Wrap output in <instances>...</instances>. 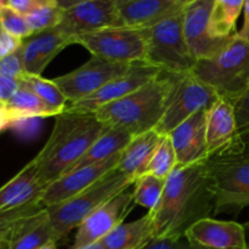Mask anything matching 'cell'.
I'll return each instance as SVG.
<instances>
[{
	"mask_svg": "<svg viewBox=\"0 0 249 249\" xmlns=\"http://www.w3.org/2000/svg\"><path fill=\"white\" fill-rule=\"evenodd\" d=\"M0 106H1V104H0Z\"/></svg>",
	"mask_w": 249,
	"mask_h": 249,
	"instance_id": "f5cc1de1",
	"label": "cell"
},
{
	"mask_svg": "<svg viewBox=\"0 0 249 249\" xmlns=\"http://www.w3.org/2000/svg\"><path fill=\"white\" fill-rule=\"evenodd\" d=\"M155 238L150 214L131 223H122L100 242L107 249H140Z\"/></svg>",
	"mask_w": 249,
	"mask_h": 249,
	"instance_id": "cb8c5ba5",
	"label": "cell"
},
{
	"mask_svg": "<svg viewBox=\"0 0 249 249\" xmlns=\"http://www.w3.org/2000/svg\"><path fill=\"white\" fill-rule=\"evenodd\" d=\"M246 231V241H247V249H249V221L246 224H243Z\"/></svg>",
	"mask_w": 249,
	"mask_h": 249,
	"instance_id": "f6af8a7d",
	"label": "cell"
},
{
	"mask_svg": "<svg viewBox=\"0 0 249 249\" xmlns=\"http://www.w3.org/2000/svg\"><path fill=\"white\" fill-rule=\"evenodd\" d=\"M243 15H245V21H243L242 29L237 32L242 38L249 41V0H245V5H243Z\"/></svg>",
	"mask_w": 249,
	"mask_h": 249,
	"instance_id": "ab89813d",
	"label": "cell"
},
{
	"mask_svg": "<svg viewBox=\"0 0 249 249\" xmlns=\"http://www.w3.org/2000/svg\"><path fill=\"white\" fill-rule=\"evenodd\" d=\"M0 249H10V237L0 236Z\"/></svg>",
	"mask_w": 249,
	"mask_h": 249,
	"instance_id": "b9f144b4",
	"label": "cell"
},
{
	"mask_svg": "<svg viewBox=\"0 0 249 249\" xmlns=\"http://www.w3.org/2000/svg\"><path fill=\"white\" fill-rule=\"evenodd\" d=\"M39 249H57V247H56V242H51V243H48V245L43 246V247Z\"/></svg>",
	"mask_w": 249,
	"mask_h": 249,
	"instance_id": "bcb514c9",
	"label": "cell"
},
{
	"mask_svg": "<svg viewBox=\"0 0 249 249\" xmlns=\"http://www.w3.org/2000/svg\"><path fill=\"white\" fill-rule=\"evenodd\" d=\"M131 1V0H116L117 5H122V4H125V2Z\"/></svg>",
	"mask_w": 249,
	"mask_h": 249,
	"instance_id": "7dc6e473",
	"label": "cell"
},
{
	"mask_svg": "<svg viewBox=\"0 0 249 249\" xmlns=\"http://www.w3.org/2000/svg\"><path fill=\"white\" fill-rule=\"evenodd\" d=\"M40 5H51V6H58L57 0H36Z\"/></svg>",
	"mask_w": 249,
	"mask_h": 249,
	"instance_id": "ee69618b",
	"label": "cell"
},
{
	"mask_svg": "<svg viewBox=\"0 0 249 249\" xmlns=\"http://www.w3.org/2000/svg\"><path fill=\"white\" fill-rule=\"evenodd\" d=\"M246 143H247V147L249 148V139H248V140H247V141H246Z\"/></svg>",
	"mask_w": 249,
	"mask_h": 249,
	"instance_id": "681fc988",
	"label": "cell"
},
{
	"mask_svg": "<svg viewBox=\"0 0 249 249\" xmlns=\"http://www.w3.org/2000/svg\"><path fill=\"white\" fill-rule=\"evenodd\" d=\"M119 158H121V153L105 162L79 168L67 174H63L62 177L45 187L41 195L40 203L44 207H49L72 198L73 196L84 191L87 187L97 181L105 174L118 167Z\"/></svg>",
	"mask_w": 249,
	"mask_h": 249,
	"instance_id": "2e32d148",
	"label": "cell"
},
{
	"mask_svg": "<svg viewBox=\"0 0 249 249\" xmlns=\"http://www.w3.org/2000/svg\"><path fill=\"white\" fill-rule=\"evenodd\" d=\"M78 249H107V248L105 247L101 242H96V243H92V245L87 246V247H82Z\"/></svg>",
	"mask_w": 249,
	"mask_h": 249,
	"instance_id": "7bdbcfd3",
	"label": "cell"
},
{
	"mask_svg": "<svg viewBox=\"0 0 249 249\" xmlns=\"http://www.w3.org/2000/svg\"><path fill=\"white\" fill-rule=\"evenodd\" d=\"M162 135L153 130L135 135L121 152L118 169L134 181L146 174L150 160L160 143Z\"/></svg>",
	"mask_w": 249,
	"mask_h": 249,
	"instance_id": "603a6c76",
	"label": "cell"
},
{
	"mask_svg": "<svg viewBox=\"0 0 249 249\" xmlns=\"http://www.w3.org/2000/svg\"><path fill=\"white\" fill-rule=\"evenodd\" d=\"M44 187L36 174L33 160L10 181L0 187V212L21 208L40 202Z\"/></svg>",
	"mask_w": 249,
	"mask_h": 249,
	"instance_id": "44dd1931",
	"label": "cell"
},
{
	"mask_svg": "<svg viewBox=\"0 0 249 249\" xmlns=\"http://www.w3.org/2000/svg\"><path fill=\"white\" fill-rule=\"evenodd\" d=\"M108 129L92 113L65 111L55 117V125L44 147L33 158L41 186L68 173L90 146Z\"/></svg>",
	"mask_w": 249,
	"mask_h": 249,
	"instance_id": "7a4b0ae2",
	"label": "cell"
},
{
	"mask_svg": "<svg viewBox=\"0 0 249 249\" xmlns=\"http://www.w3.org/2000/svg\"><path fill=\"white\" fill-rule=\"evenodd\" d=\"M219 100V95L191 72L172 73L165 111L155 130L160 135H169L182 122L195 113L209 109Z\"/></svg>",
	"mask_w": 249,
	"mask_h": 249,
	"instance_id": "52a82bcc",
	"label": "cell"
},
{
	"mask_svg": "<svg viewBox=\"0 0 249 249\" xmlns=\"http://www.w3.org/2000/svg\"><path fill=\"white\" fill-rule=\"evenodd\" d=\"M162 71L146 62H136L128 73L107 83L94 94L71 104L66 111L74 113H92L105 105L117 101L131 92L136 91L157 77Z\"/></svg>",
	"mask_w": 249,
	"mask_h": 249,
	"instance_id": "8fae6325",
	"label": "cell"
},
{
	"mask_svg": "<svg viewBox=\"0 0 249 249\" xmlns=\"http://www.w3.org/2000/svg\"><path fill=\"white\" fill-rule=\"evenodd\" d=\"M1 32H2V29H1V27H0V33H1Z\"/></svg>",
	"mask_w": 249,
	"mask_h": 249,
	"instance_id": "816d5d0a",
	"label": "cell"
},
{
	"mask_svg": "<svg viewBox=\"0 0 249 249\" xmlns=\"http://www.w3.org/2000/svg\"><path fill=\"white\" fill-rule=\"evenodd\" d=\"M0 27L4 32L22 40L33 34L26 16L12 9L6 2L0 6Z\"/></svg>",
	"mask_w": 249,
	"mask_h": 249,
	"instance_id": "4dcf8cb0",
	"label": "cell"
},
{
	"mask_svg": "<svg viewBox=\"0 0 249 249\" xmlns=\"http://www.w3.org/2000/svg\"><path fill=\"white\" fill-rule=\"evenodd\" d=\"M215 0H194L182 11V26L187 46L196 61L215 55L230 38L219 39L211 33V15Z\"/></svg>",
	"mask_w": 249,
	"mask_h": 249,
	"instance_id": "4fadbf2b",
	"label": "cell"
},
{
	"mask_svg": "<svg viewBox=\"0 0 249 249\" xmlns=\"http://www.w3.org/2000/svg\"><path fill=\"white\" fill-rule=\"evenodd\" d=\"M85 1H90V0H57V5L61 7V9L66 10Z\"/></svg>",
	"mask_w": 249,
	"mask_h": 249,
	"instance_id": "60d3db41",
	"label": "cell"
},
{
	"mask_svg": "<svg viewBox=\"0 0 249 249\" xmlns=\"http://www.w3.org/2000/svg\"><path fill=\"white\" fill-rule=\"evenodd\" d=\"M207 112L208 109L197 112L168 135L177 153L178 165L198 164L208 160Z\"/></svg>",
	"mask_w": 249,
	"mask_h": 249,
	"instance_id": "e0dca14e",
	"label": "cell"
},
{
	"mask_svg": "<svg viewBox=\"0 0 249 249\" xmlns=\"http://www.w3.org/2000/svg\"><path fill=\"white\" fill-rule=\"evenodd\" d=\"M140 249H192L185 237H155Z\"/></svg>",
	"mask_w": 249,
	"mask_h": 249,
	"instance_id": "d590c367",
	"label": "cell"
},
{
	"mask_svg": "<svg viewBox=\"0 0 249 249\" xmlns=\"http://www.w3.org/2000/svg\"><path fill=\"white\" fill-rule=\"evenodd\" d=\"M133 136L125 130L118 128H108L84 153L82 158L71 168L70 172L79 168L89 167L105 162L109 158L114 157L124 150ZM68 172V173H70ZM67 174V173H66Z\"/></svg>",
	"mask_w": 249,
	"mask_h": 249,
	"instance_id": "d4e9b609",
	"label": "cell"
},
{
	"mask_svg": "<svg viewBox=\"0 0 249 249\" xmlns=\"http://www.w3.org/2000/svg\"><path fill=\"white\" fill-rule=\"evenodd\" d=\"M192 73L235 106L249 89V41L236 32L215 55L196 61Z\"/></svg>",
	"mask_w": 249,
	"mask_h": 249,
	"instance_id": "277c9868",
	"label": "cell"
},
{
	"mask_svg": "<svg viewBox=\"0 0 249 249\" xmlns=\"http://www.w3.org/2000/svg\"><path fill=\"white\" fill-rule=\"evenodd\" d=\"M173 1H184V2H187V0H173Z\"/></svg>",
	"mask_w": 249,
	"mask_h": 249,
	"instance_id": "c3c4849f",
	"label": "cell"
},
{
	"mask_svg": "<svg viewBox=\"0 0 249 249\" xmlns=\"http://www.w3.org/2000/svg\"><path fill=\"white\" fill-rule=\"evenodd\" d=\"M135 181L122 173L118 168L100 178L84 191L58 204L45 207L51 224L60 238L66 237L74 229L121 192L134 186Z\"/></svg>",
	"mask_w": 249,
	"mask_h": 249,
	"instance_id": "5b68a950",
	"label": "cell"
},
{
	"mask_svg": "<svg viewBox=\"0 0 249 249\" xmlns=\"http://www.w3.org/2000/svg\"><path fill=\"white\" fill-rule=\"evenodd\" d=\"M235 117L238 133L245 141L249 139V89L236 102Z\"/></svg>",
	"mask_w": 249,
	"mask_h": 249,
	"instance_id": "e575fe53",
	"label": "cell"
},
{
	"mask_svg": "<svg viewBox=\"0 0 249 249\" xmlns=\"http://www.w3.org/2000/svg\"><path fill=\"white\" fill-rule=\"evenodd\" d=\"M187 2L173 0H131L118 5L122 26L145 29L181 11Z\"/></svg>",
	"mask_w": 249,
	"mask_h": 249,
	"instance_id": "ffe728a7",
	"label": "cell"
},
{
	"mask_svg": "<svg viewBox=\"0 0 249 249\" xmlns=\"http://www.w3.org/2000/svg\"><path fill=\"white\" fill-rule=\"evenodd\" d=\"M216 190L207 160L192 165H178L165 180L160 203L148 212L155 237H185L186 231L215 213Z\"/></svg>",
	"mask_w": 249,
	"mask_h": 249,
	"instance_id": "6da1fadb",
	"label": "cell"
},
{
	"mask_svg": "<svg viewBox=\"0 0 249 249\" xmlns=\"http://www.w3.org/2000/svg\"><path fill=\"white\" fill-rule=\"evenodd\" d=\"M62 14L63 9H61L60 6L40 5L27 14L26 18L34 34L56 28L62 19Z\"/></svg>",
	"mask_w": 249,
	"mask_h": 249,
	"instance_id": "f546056e",
	"label": "cell"
},
{
	"mask_svg": "<svg viewBox=\"0 0 249 249\" xmlns=\"http://www.w3.org/2000/svg\"><path fill=\"white\" fill-rule=\"evenodd\" d=\"M191 1H194V0H187V2H191Z\"/></svg>",
	"mask_w": 249,
	"mask_h": 249,
	"instance_id": "f907efd6",
	"label": "cell"
},
{
	"mask_svg": "<svg viewBox=\"0 0 249 249\" xmlns=\"http://www.w3.org/2000/svg\"><path fill=\"white\" fill-rule=\"evenodd\" d=\"M172 73L162 71L136 91L105 105L95 117L108 128L125 130L131 136L153 130L165 111Z\"/></svg>",
	"mask_w": 249,
	"mask_h": 249,
	"instance_id": "3957f363",
	"label": "cell"
},
{
	"mask_svg": "<svg viewBox=\"0 0 249 249\" xmlns=\"http://www.w3.org/2000/svg\"><path fill=\"white\" fill-rule=\"evenodd\" d=\"M23 40L2 31L0 33V58L14 53L22 46Z\"/></svg>",
	"mask_w": 249,
	"mask_h": 249,
	"instance_id": "8d00e7d4",
	"label": "cell"
},
{
	"mask_svg": "<svg viewBox=\"0 0 249 249\" xmlns=\"http://www.w3.org/2000/svg\"><path fill=\"white\" fill-rule=\"evenodd\" d=\"M206 135L208 158L247 150V143L238 133L235 106L221 97L207 112Z\"/></svg>",
	"mask_w": 249,
	"mask_h": 249,
	"instance_id": "5bb4252c",
	"label": "cell"
},
{
	"mask_svg": "<svg viewBox=\"0 0 249 249\" xmlns=\"http://www.w3.org/2000/svg\"><path fill=\"white\" fill-rule=\"evenodd\" d=\"M182 11L162 19L146 32L143 62L169 73L191 72L196 60L187 46L182 26Z\"/></svg>",
	"mask_w": 249,
	"mask_h": 249,
	"instance_id": "8992f818",
	"label": "cell"
},
{
	"mask_svg": "<svg viewBox=\"0 0 249 249\" xmlns=\"http://www.w3.org/2000/svg\"><path fill=\"white\" fill-rule=\"evenodd\" d=\"M45 207L40 202H38V203L28 204V206L21 207V208L0 212V236L10 237L14 228L21 219L26 218V216L31 215L33 213H36V212L41 211Z\"/></svg>",
	"mask_w": 249,
	"mask_h": 249,
	"instance_id": "1f68e13d",
	"label": "cell"
},
{
	"mask_svg": "<svg viewBox=\"0 0 249 249\" xmlns=\"http://www.w3.org/2000/svg\"><path fill=\"white\" fill-rule=\"evenodd\" d=\"M24 74H26V70H24L21 48L14 53L0 58V75L1 77L19 80Z\"/></svg>",
	"mask_w": 249,
	"mask_h": 249,
	"instance_id": "836d02e7",
	"label": "cell"
},
{
	"mask_svg": "<svg viewBox=\"0 0 249 249\" xmlns=\"http://www.w3.org/2000/svg\"><path fill=\"white\" fill-rule=\"evenodd\" d=\"M133 186L121 192L99 209L90 214L77 229L74 242L71 249H78L100 242L109 232L121 225L134 208Z\"/></svg>",
	"mask_w": 249,
	"mask_h": 249,
	"instance_id": "7c38bea8",
	"label": "cell"
},
{
	"mask_svg": "<svg viewBox=\"0 0 249 249\" xmlns=\"http://www.w3.org/2000/svg\"><path fill=\"white\" fill-rule=\"evenodd\" d=\"M19 82L21 85L31 89L56 116L67 108V99L53 80H48L41 75L24 74Z\"/></svg>",
	"mask_w": 249,
	"mask_h": 249,
	"instance_id": "4316f807",
	"label": "cell"
},
{
	"mask_svg": "<svg viewBox=\"0 0 249 249\" xmlns=\"http://www.w3.org/2000/svg\"><path fill=\"white\" fill-rule=\"evenodd\" d=\"M71 44L72 40L57 28L34 33L23 39L21 51L26 74L41 75L49 63Z\"/></svg>",
	"mask_w": 249,
	"mask_h": 249,
	"instance_id": "d6986e66",
	"label": "cell"
},
{
	"mask_svg": "<svg viewBox=\"0 0 249 249\" xmlns=\"http://www.w3.org/2000/svg\"><path fill=\"white\" fill-rule=\"evenodd\" d=\"M247 207H249V194H229L216 190V206L214 214H219L220 212H238Z\"/></svg>",
	"mask_w": 249,
	"mask_h": 249,
	"instance_id": "d6a6232c",
	"label": "cell"
},
{
	"mask_svg": "<svg viewBox=\"0 0 249 249\" xmlns=\"http://www.w3.org/2000/svg\"><path fill=\"white\" fill-rule=\"evenodd\" d=\"M6 4L24 16L33 11L36 7L40 6V4L36 0H6Z\"/></svg>",
	"mask_w": 249,
	"mask_h": 249,
	"instance_id": "f35d334b",
	"label": "cell"
},
{
	"mask_svg": "<svg viewBox=\"0 0 249 249\" xmlns=\"http://www.w3.org/2000/svg\"><path fill=\"white\" fill-rule=\"evenodd\" d=\"M245 0H215L211 15V33L219 39L236 33V22L243 10Z\"/></svg>",
	"mask_w": 249,
	"mask_h": 249,
	"instance_id": "484cf974",
	"label": "cell"
},
{
	"mask_svg": "<svg viewBox=\"0 0 249 249\" xmlns=\"http://www.w3.org/2000/svg\"><path fill=\"white\" fill-rule=\"evenodd\" d=\"M73 44L84 46L92 56L114 62H143L146 56L145 29L109 27L73 38Z\"/></svg>",
	"mask_w": 249,
	"mask_h": 249,
	"instance_id": "ba28073f",
	"label": "cell"
},
{
	"mask_svg": "<svg viewBox=\"0 0 249 249\" xmlns=\"http://www.w3.org/2000/svg\"><path fill=\"white\" fill-rule=\"evenodd\" d=\"M177 167V153H175L172 140L168 135L162 136L152 158H151L146 174L153 175V177L160 178V179H167L170 173Z\"/></svg>",
	"mask_w": 249,
	"mask_h": 249,
	"instance_id": "f1b7e54d",
	"label": "cell"
},
{
	"mask_svg": "<svg viewBox=\"0 0 249 249\" xmlns=\"http://www.w3.org/2000/svg\"><path fill=\"white\" fill-rule=\"evenodd\" d=\"M21 87V82L0 75V104L9 101Z\"/></svg>",
	"mask_w": 249,
	"mask_h": 249,
	"instance_id": "74e56055",
	"label": "cell"
},
{
	"mask_svg": "<svg viewBox=\"0 0 249 249\" xmlns=\"http://www.w3.org/2000/svg\"><path fill=\"white\" fill-rule=\"evenodd\" d=\"M135 63L114 62L92 56L80 67L53 80L62 90L71 105L94 94L108 82L128 73Z\"/></svg>",
	"mask_w": 249,
	"mask_h": 249,
	"instance_id": "9c48e42d",
	"label": "cell"
},
{
	"mask_svg": "<svg viewBox=\"0 0 249 249\" xmlns=\"http://www.w3.org/2000/svg\"><path fill=\"white\" fill-rule=\"evenodd\" d=\"M192 249H247L245 226L236 221L206 218L185 233Z\"/></svg>",
	"mask_w": 249,
	"mask_h": 249,
	"instance_id": "9a60e30c",
	"label": "cell"
},
{
	"mask_svg": "<svg viewBox=\"0 0 249 249\" xmlns=\"http://www.w3.org/2000/svg\"><path fill=\"white\" fill-rule=\"evenodd\" d=\"M165 180L153 175L145 174L139 178L133 186V198L135 206L143 207L148 212L153 211L160 203L165 187Z\"/></svg>",
	"mask_w": 249,
	"mask_h": 249,
	"instance_id": "83f0119b",
	"label": "cell"
},
{
	"mask_svg": "<svg viewBox=\"0 0 249 249\" xmlns=\"http://www.w3.org/2000/svg\"><path fill=\"white\" fill-rule=\"evenodd\" d=\"M122 26L116 0H90L63 10L56 28L72 40L82 34Z\"/></svg>",
	"mask_w": 249,
	"mask_h": 249,
	"instance_id": "30bf717a",
	"label": "cell"
},
{
	"mask_svg": "<svg viewBox=\"0 0 249 249\" xmlns=\"http://www.w3.org/2000/svg\"><path fill=\"white\" fill-rule=\"evenodd\" d=\"M58 240L60 236L44 208L16 224L10 236V249H39Z\"/></svg>",
	"mask_w": 249,
	"mask_h": 249,
	"instance_id": "7402d4cb",
	"label": "cell"
},
{
	"mask_svg": "<svg viewBox=\"0 0 249 249\" xmlns=\"http://www.w3.org/2000/svg\"><path fill=\"white\" fill-rule=\"evenodd\" d=\"M209 174L218 191L249 194V148L238 153L207 160Z\"/></svg>",
	"mask_w": 249,
	"mask_h": 249,
	"instance_id": "ac0fdd59",
	"label": "cell"
}]
</instances>
